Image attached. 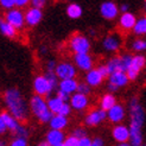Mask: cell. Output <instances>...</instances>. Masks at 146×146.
<instances>
[{
  "label": "cell",
  "mask_w": 146,
  "mask_h": 146,
  "mask_svg": "<svg viewBox=\"0 0 146 146\" xmlns=\"http://www.w3.org/2000/svg\"><path fill=\"white\" fill-rule=\"evenodd\" d=\"M67 14L72 19H77L82 16V7L77 4H70L67 7Z\"/></svg>",
  "instance_id": "f1b7e54d"
},
{
  "label": "cell",
  "mask_w": 146,
  "mask_h": 146,
  "mask_svg": "<svg viewBox=\"0 0 146 146\" xmlns=\"http://www.w3.org/2000/svg\"><path fill=\"white\" fill-rule=\"evenodd\" d=\"M40 19H42V11L39 9H36V7L30 9L25 14V23L30 26L37 25L40 21Z\"/></svg>",
  "instance_id": "7402d4cb"
},
{
  "label": "cell",
  "mask_w": 146,
  "mask_h": 146,
  "mask_svg": "<svg viewBox=\"0 0 146 146\" xmlns=\"http://www.w3.org/2000/svg\"><path fill=\"white\" fill-rule=\"evenodd\" d=\"M131 48H132V50L135 51V52L146 51V39L145 38H137L135 40H133Z\"/></svg>",
  "instance_id": "f546056e"
},
{
  "label": "cell",
  "mask_w": 146,
  "mask_h": 146,
  "mask_svg": "<svg viewBox=\"0 0 146 146\" xmlns=\"http://www.w3.org/2000/svg\"><path fill=\"white\" fill-rule=\"evenodd\" d=\"M104 76L101 75V72L96 69H92L89 71H87V75H86V82L88 83L90 87H98L104 81Z\"/></svg>",
  "instance_id": "ffe728a7"
},
{
  "label": "cell",
  "mask_w": 146,
  "mask_h": 146,
  "mask_svg": "<svg viewBox=\"0 0 146 146\" xmlns=\"http://www.w3.org/2000/svg\"><path fill=\"white\" fill-rule=\"evenodd\" d=\"M102 46L107 52H116L121 46V37L116 33L109 35L105 37L104 42H102Z\"/></svg>",
  "instance_id": "5bb4252c"
},
{
  "label": "cell",
  "mask_w": 146,
  "mask_h": 146,
  "mask_svg": "<svg viewBox=\"0 0 146 146\" xmlns=\"http://www.w3.org/2000/svg\"><path fill=\"white\" fill-rule=\"evenodd\" d=\"M65 140L64 138V133L60 129H51L46 134V143L49 144V146H57L63 144Z\"/></svg>",
  "instance_id": "d6986e66"
},
{
  "label": "cell",
  "mask_w": 146,
  "mask_h": 146,
  "mask_svg": "<svg viewBox=\"0 0 146 146\" xmlns=\"http://www.w3.org/2000/svg\"><path fill=\"white\" fill-rule=\"evenodd\" d=\"M33 89L36 92V95H50V93L52 92V88L48 81L46 76H37L33 81Z\"/></svg>",
  "instance_id": "52a82bcc"
},
{
  "label": "cell",
  "mask_w": 146,
  "mask_h": 146,
  "mask_svg": "<svg viewBox=\"0 0 146 146\" xmlns=\"http://www.w3.org/2000/svg\"><path fill=\"white\" fill-rule=\"evenodd\" d=\"M64 146H78L80 144V139H77V138H75L74 135H70L68 137L67 139L64 140Z\"/></svg>",
  "instance_id": "d6a6232c"
},
{
  "label": "cell",
  "mask_w": 146,
  "mask_h": 146,
  "mask_svg": "<svg viewBox=\"0 0 146 146\" xmlns=\"http://www.w3.org/2000/svg\"><path fill=\"white\" fill-rule=\"evenodd\" d=\"M119 10H120V12H122V13L129 12V11H128V10H129V6H128L127 4H122V5L119 7Z\"/></svg>",
  "instance_id": "bcb514c9"
},
{
  "label": "cell",
  "mask_w": 146,
  "mask_h": 146,
  "mask_svg": "<svg viewBox=\"0 0 146 146\" xmlns=\"http://www.w3.org/2000/svg\"><path fill=\"white\" fill-rule=\"evenodd\" d=\"M45 3H46V0H31L32 6L36 7V9H39V10L45 5Z\"/></svg>",
  "instance_id": "ab89813d"
},
{
  "label": "cell",
  "mask_w": 146,
  "mask_h": 146,
  "mask_svg": "<svg viewBox=\"0 0 146 146\" xmlns=\"http://www.w3.org/2000/svg\"><path fill=\"white\" fill-rule=\"evenodd\" d=\"M119 7L116 6L115 3L113 1H105L100 6V13L101 16L107 20H113L118 17L119 14Z\"/></svg>",
  "instance_id": "8fae6325"
},
{
  "label": "cell",
  "mask_w": 146,
  "mask_h": 146,
  "mask_svg": "<svg viewBox=\"0 0 146 146\" xmlns=\"http://www.w3.org/2000/svg\"><path fill=\"white\" fill-rule=\"evenodd\" d=\"M129 82V78L127 76V74L125 71H116V72H113V74L109 75L108 77V83L112 84L116 88H121V87H125L127 86Z\"/></svg>",
  "instance_id": "9a60e30c"
},
{
  "label": "cell",
  "mask_w": 146,
  "mask_h": 146,
  "mask_svg": "<svg viewBox=\"0 0 146 146\" xmlns=\"http://www.w3.org/2000/svg\"><path fill=\"white\" fill-rule=\"evenodd\" d=\"M5 20L7 21V23H10L13 27L20 29V27H23V25L25 23V16L20 10L12 9V10H10L9 12L6 13Z\"/></svg>",
  "instance_id": "30bf717a"
},
{
  "label": "cell",
  "mask_w": 146,
  "mask_h": 146,
  "mask_svg": "<svg viewBox=\"0 0 146 146\" xmlns=\"http://www.w3.org/2000/svg\"><path fill=\"white\" fill-rule=\"evenodd\" d=\"M30 107L32 113L37 116L42 122H50L52 119V112L48 107V102L43 99L40 95H35L30 101Z\"/></svg>",
  "instance_id": "3957f363"
},
{
  "label": "cell",
  "mask_w": 146,
  "mask_h": 146,
  "mask_svg": "<svg viewBox=\"0 0 146 146\" xmlns=\"http://www.w3.org/2000/svg\"><path fill=\"white\" fill-rule=\"evenodd\" d=\"M106 119H107V112L99 108V109H93V111H90L87 114L84 122H86V125H88V126H98Z\"/></svg>",
  "instance_id": "9c48e42d"
},
{
  "label": "cell",
  "mask_w": 146,
  "mask_h": 146,
  "mask_svg": "<svg viewBox=\"0 0 146 146\" xmlns=\"http://www.w3.org/2000/svg\"><path fill=\"white\" fill-rule=\"evenodd\" d=\"M88 104H89L88 98H87V95H83V94L75 93L70 98V106L71 108L76 109V111H83V109L88 107Z\"/></svg>",
  "instance_id": "ac0fdd59"
},
{
  "label": "cell",
  "mask_w": 146,
  "mask_h": 146,
  "mask_svg": "<svg viewBox=\"0 0 146 146\" xmlns=\"http://www.w3.org/2000/svg\"><path fill=\"white\" fill-rule=\"evenodd\" d=\"M126 116V111H125V107L120 104H116L113 108H111L109 111L107 112V119L113 122V123H121L123 121Z\"/></svg>",
  "instance_id": "4fadbf2b"
},
{
  "label": "cell",
  "mask_w": 146,
  "mask_h": 146,
  "mask_svg": "<svg viewBox=\"0 0 146 146\" xmlns=\"http://www.w3.org/2000/svg\"><path fill=\"white\" fill-rule=\"evenodd\" d=\"M30 1H31V0H16V6H18V7H23V6L27 5Z\"/></svg>",
  "instance_id": "ee69618b"
},
{
  "label": "cell",
  "mask_w": 146,
  "mask_h": 146,
  "mask_svg": "<svg viewBox=\"0 0 146 146\" xmlns=\"http://www.w3.org/2000/svg\"><path fill=\"white\" fill-rule=\"evenodd\" d=\"M64 105V102L60 99V98H51L48 100V107L51 112H52V114H58L61 111L62 106Z\"/></svg>",
  "instance_id": "83f0119b"
},
{
  "label": "cell",
  "mask_w": 146,
  "mask_h": 146,
  "mask_svg": "<svg viewBox=\"0 0 146 146\" xmlns=\"http://www.w3.org/2000/svg\"><path fill=\"white\" fill-rule=\"evenodd\" d=\"M67 125H68L67 116H63L61 114H55L52 116V119L50 120L51 129H60V131H62Z\"/></svg>",
  "instance_id": "d4e9b609"
},
{
  "label": "cell",
  "mask_w": 146,
  "mask_h": 146,
  "mask_svg": "<svg viewBox=\"0 0 146 146\" xmlns=\"http://www.w3.org/2000/svg\"><path fill=\"white\" fill-rule=\"evenodd\" d=\"M60 87V90L65 92L69 95H72V94L77 93V88H78V82L75 78H69V80H62L58 84Z\"/></svg>",
  "instance_id": "44dd1931"
},
{
  "label": "cell",
  "mask_w": 146,
  "mask_h": 146,
  "mask_svg": "<svg viewBox=\"0 0 146 146\" xmlns=\"http://www.w3.org/2000/svg\"><path fill=\"white\" fill-rule=\"evenodd\" d=\"M7 129V127H6V123H5V121H4V119L1 118V115H0V133H3V132H5V131Z\"/></svg>",
  "instance_id": "f6af8a7d"
},
{
  "label": "cell",
  "mask_w": 146,
  "mask_h": 146,
  "mask_svg": "<svg viewBox=\"0 0 146 146\" xmlns=\"http://www.w3.org/2000/svg\"><path fill=\"white\" fill-rule=\"evenodd\" d=\"M70 49L76 54H88L90 50V42L83 35L75 33L69 42Z\"/></svg>",
  "instance_id": "5b68a950"
},
{
  "label": "cell",
  "mask_w": 146,
  "mask_h": 146,
  "mask_svg": "<svg viewBox=\"0 0 146 146\" xmlns=\"http://www.w3.org/2000/svg\"><path fill=\"white\" fill-rule=\"evenodd\" d=\"M10 146H27V141H26V138H19L17 137L14 139Z\"/></svg>",
  "instance_id": "d590c367"
},
{
  "label": "cell",
  "mask_w": 146,
  "mask_h": 146,
  "mask_svg": "<svg viewBox=\"0 0 146 146\" xmlns=\"http://www.w3.org/2000/svg\"><path fill=\"white\" fill-rule=\"evenodd\" d=\"M135 23H137V17L131 12L122 13L119 18V26L123 31H132Z\"/></svg>",
  "instance_id": "e0dca14e"
},
{
  "label": "cell",
  "mask_w": 146,
  "mask_h": 146,
  "mask_svg": "<svg viewBox=\"0 0 146 146\" xmlns=\"http://www.w3.org/2000/svg\"><path fill=\"white\" fill-rule=\"evenodd\" d=\"M145 1H146V0H145Z\"/></svg>",
  "instance_id": "db71d44e"
},
{
  "label": "cell",
  "mask_w": 146,
  "mask_h": 146,
  "mask_svg": "<svg viewBox=\"0 0 146 146\" xmlns=\"http://www.w3.org/2000/svg\"><path fill=\"white\" fill-rule=\"evenodd\" d=\"M145 65H146V57L144 55L138 54V55L133 56L132 63H131L128 70L126 71L129 81H135L138 76L140 75V72L144 70Z\"/></svg>",
  "instance_id": "8992f818"
},
{
  "label": "cell",
  "mask_w": 146,
  "mask_h": 146,
  "mask_svg": "<svg viewBox=\"0 0 146 146\" xmlns=\"http://www.w3.org/2000/svg\"><path fill=\"white\" fill-rule=\"evenodd\" d=\"M115 146H132V145H131L129 141H128V143H118Z\"/></svg>",
  "instance_id": "7dc6e473"
},
{
  "label": "cell",
  "mask_w": 146,
  "mask_h": 146,
  "mask_svg": "<svg viewBox=\"0 0 146 146\" xmlns=\"http://www.w3.org/2000/svg\"><path fill=\"white\" fill-rule=\"evenodd\" d=\"M57 146H64V144H61V145H57Z\"/></svg>",
  "instance_id": "f907efd6"
},
{
  "label": "cell",
  "mask_w": 146,
  "mask_h": 146,
  "mask_svg": "<svg viewBox=\"0 0 146 146\" xmlns=\"http://www.w3.org/2000/svg\"><path fill=\"white\" fill-rule=\"evenodd\" d=\"M141 146H146V144H143V145H141Z\"/></svg>",
  "instance_id": "816d5d0a"
},
{
  "label": "cell",
  "mask_w": 146,
  "mask_h": 146,
  "mask_svg": "<svg viewBox=\"0 0 146 146\" xmlns=\"http://www.w3.org/2000/svg\"><path fill=\"white\" fill-rule=\"evenodd\" d=\"M132 32L135 36H145L146 35V16L137 19V23L133 27Z\"/></svg>",
  "instance_id": "4316f807"
},
{
  "label": "cell",
  "mask_w": 146,
  "mask_h": 146,
  "mask_svg": "<svg viewBox=\"0 0 146 146\" xmlns=\"http://www.w3.org/2000/svg\"><path fill=\"white\" fill-rule=\"evenodd\" d=\"M72 135H74L75 138H77V139H82V138L87 137V132H86L84 128L78 127V128H75L74 131H72Z\"/></svg>",
  "instance_id": "836d02e7"
},
{
  "label": "cell",
  "mask_w": 146,
  "mask_h": 146,
  "mask_svg": "<svg viewBox=\"0 0 146 146\" xmlns=\"http://www.w3.org/2000/svg\"><path fill=\"white\" fill-rule=\"evenodd\" d=\"M145 111L138 98L129 100V144L132 146L143 145V125L145 121Z\"/></svg>",
  "instance_id": "6da1fadb"
},
{
  "label": "cell",
  "mask_w": 146,
  "mask_h": 146,
  "mask_svg": "<svg viewBox=\"0 0 146 146\" xmlns=\"http://www.w3.org/2000/svg\"><path fill=\"white\" fill-rule=\"evenodd\" d=\"M77 93L83 94V95H88L90 93V86L87 82H82L78 83V88H77Z\"/></svg>",
  "instance_id": "1f68e13d"
},
{
  "label": "cell",
  "mask_w": 146,
  "mask_h": 146,
  "mask_svg": "<svg viewBox=\"0 0 146 146\" xmlns=\"http://www.w3.org/2000/svg\"><path fill=\"white\" fill-rule=\"evenodd\" d=\"M38 146H49V144H48V143L45 141V143H40V144H39Z\"/></svg>",
  "instance_id": "c3c4849f"
},
{
  "label": "cell",
  "mask_w": 146,
  "mask_h": 146,
  "mask_svg": "<svg viewBox=\"0 0 146 146\" xmlns=\"http://www.w3.org/2000/svg\"><path fill=\"white\" fill-rule=\"evenodd\" d=\"M45 76H46V78H48L50 86H51V88H52V90H54L56 87L60 84V83H58V81H57L58 77H57V75H56V72H55V71H46Z\"/></svg>",
  "instance_id": "4dcf8cb0"
},
{
  "label": "cell",
  "mask_w": 146,
  "mask_h": 146,
  "mask_svg": "<svg viewBox=\"0 0 146 146\" xmlns=\"http://www.w3.org/2000/svg\"><path fill=\"white\" fill-rule=\"evenodd\" d=\"M112 137L116 143H128L129 141V127L122 123H118L112 129Z\"/></svg>",
  "instance_id": "7c38bea8"
},
{
  "label": "cell",
  "mask_w": 146,
  "mask_h": 146,
  "mask_svg": "<svg viewBox=\"0 0 146 146\" xmlns=\"http://www.w3.org/2000/svg\"><path fill=\"white\" fill-rule=\"evenodd\" d=\"M0 32L6 37L14 38L17 36V29L13 27L10 23H7L5 19H0Z\"/></svg>",
  "instance_id": "484cf974"
},
{
  "label": "cell",
  "mask_w": 146,
  "mask_h": 146,
  "mask_svg": "<svg viewBox=\"0 0 146 146\" xmlns=\"http://www.w3.org/2000/svg\"><path fill=\"white\" fill-rule=\"evenodd\" d=\"M92 146H104V140L101 138H95V139H93Z\"/></svg>",
  "instance_id": "7bdbcfd3"
},
{
  "label": "cell",
  "mask_w": 146,
  "mask_h": 146,
  "mask_svg": "<svg viewBox=\"0 0 146 146\" xmlns=\"http://www.w3.org/2000/svg\"><path fill=\"white\" fill-rule=\"evenodd\" d=\"M74 61L81 70L89 71L93 69L94 62H93V58L89 54H76L74 56Z\"/></svg>",
  "instance_id": "2e32d148"
},
{
  "label": "cell",
  "mask_w": 146,
  "mask_h": 146,
  "mask_svg": "<svg viewBox=\"0 0 146 146\" xmlns=\"http://www.w3.org/2000/svg\"><path fill=\"white\" fill-rule=\"evenodd\" d=\"M0 146H5V144H4L3 141H0Z\"/></svg>",
  "instance_id": "681fc988"
},
{
  "label": "cell",
  "mask_w": 146,
  "mask_h": 146,
  "mask_svg": "<svg viewBox=\"0 0 146 146\" xmlns=\"http://www.w3.org/2000/svg\"><path fill=\"white\" fill-rule=\"evenodd\" d=\"M57 98H60L63 102H68L69 100H70V95H69V94H67V93H65V92H62V90H60V89H58V92H57Z\"/></svg>",
  "instance_id": "74e56055"
},
{
  "label": "cell",
  "mask_w": 146,
  "mask_h": 146,
  "mask_svg": "<svg viewBox=\"0 0 146 146\" xmlns=\"http://www.w3.org/2000/svg\"><path fill=\"white\" fill-rule=\"evenodd\" d=\"M92 144H93V140L89 139L88 137H84V138H82V139H80L78 146H92Z\"/></svg>",
  "instance_id": "60d3db41"
},
{
  "label": "cell",
  "mask_w": 146,
  "mask_h": 146,
  "mask_svg": "<svg viewBox=\"0 0 146 146\" xmlns=\"http://www.w3.org/2000/svg\"><path fill=\"white\" fill-rule=\"evenodd\" d=\"M145 12H146V5H145Z\"/></svg>",
  "instance_id": "f5cc1de1"
},
{
  "label": "cell",
  "mask_w": 146,
  "mask_h": 146,
  "mask_svg": "<svg viewBox=\"0 0 146 146\" xmlns=\"http://www.w3.org/2000/svg\"><path fill=\"white\" fill-rule=\"evenodd\" d=\"M0 5H1L4 9L12 10L13 7L16 6V0H0Z\"/></svg>",
  "instance_id": "e575fe53"
},
{
  "label": "cell",
  "mask_w": 146,
  "mask_h": 146,
  "mask_svg": "<svg viewBox=\"0 0 146 146\" xmlns=\"http://www.w3.org/2000/svg\"><path fill=\"white\" fill-rule=\"evenodd\" d=\"M70 112H71V106L68 104V102H64V105L62 106L61 111H60V113H58V114H61L63 116H68L70 114Z\"/></svg>",
  "instance_id": "8d00e7d4"
},
{
  "label": "cell",
  "mask_w": 146,
  "mask_h": 146,
  "mask_svg": "<svg viewBox=\"0 0 146 146\" xmlns=\"http://www.w3.org/2000/svg\"><path fill=\"white\" fill-rule=\"evenodd\" d=\"M115 105H116V99H115V96L113 95L112 93H107V94H105V95L101 98L100 108L104 109V111L108 112L109 109L113 108Z\"/></svg>",
  "instance_id": "cb8c5ba5"
},
{
  "label": "cell",
  "mask_w": 146,
  "mask_h": 146,
  "mask_svg": "<svg viewBox=\"0 0 146 146\" xmlns=\"http://www.w3.org/2000/svg\"><path fill=\"white\" fill-rule=\"evenodd\" d=\"M98 70L101 72V75L104 76L105 78H106V77H109V72H108V69H107V67H106V64L99 65V67H98Z\"/></svg>",
  "instance_id": "f35d334b"
},
{
  "label": "cell",
  "mask_w": 146,
  "mask_h": 146,
  "mask_svg": "<svg viewBox=\"0 0 146 146\" xmlns=\"http://www.w3.org/2000/svg\"><path fill=\"white\" fill-rule=\"evenodd\" d=\"M0 115H1V118H3L4 121H5L7 129H10V131H12V132L17 133V131L20 128L19 121H18L16 118H14V116H12L10 113H7V112H3Z\"/></svg>",
  "instance_id": "603a6c76"
},
{
  "label": "cell",
  "mask_w": 146,
  "mask_h": 146,
  "mask_svg": "<svg viewBox=\"0 0 146 146\" xmlns=\"http://www.w3.org/2000/svg\"><path fill=\"white\" fill-rule=\"evenodd\" d=\"M55 72L57 77L61 78V81L62 80H69V78H74L76 76V68L71 63L63 62L57 65Z\"/></svg>",
  "instance_id": "ba28073f"
},
{
  "label": "cell",
  "mask_w": 146,
  "mask_h": 146,
  "mask_svg": "<svg viewBox=\"0 0 146 146\" xmlns=\"http://www.w3.org/2000/svg\"><path fill=\"white\" fill-rule=\"evenodd\" d=\"M133 56L129 54H123L121 56H114L106 63V67L108 69L109 75L116 71H127L131 63H132Z\"/></svg>",
  "instance_id": "277c9868"
},
{
  "label": "cell",
  "mask_w": 146,
  "mask_h": 146,
  "mask_svg": "<svg viewBox=\"0 0 146 146\" xmlns=\"http://www.w3.org/2000/svg\"><path fill=\"white\" fill-rule=\"evenodd\" d=\"M5 104L9 108V113L14 116L18 121H23L26 119L27 115V107L26 102L18 89L11 88L5 92Z\"/></svg>",
  "instance_id": "7a4b0ae2"
},
{
  "label": "cell",
  "mask_w": 146,
  "mask_h": 146,
  "mask_svg": "<svg viewBox=\"0 0 146 146\" xmlns=\"http://www.w3.org/2000/svg\"><path fill=\"white\" fill-rule=\"evenodd\" d=\"M57 68V64L55 61H49L46 64V71H56Z\"/></svg>",
  "instance_id": "b9f144b4"
}]
</instances>
